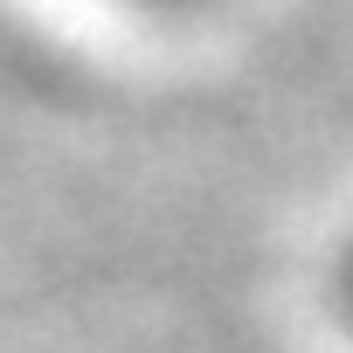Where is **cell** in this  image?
I'll return each instance as SVG.
<instances>
[{"label": "cell", "instance_id": "2", "mask_svg": "<svg viewBox=\"0 0 353 353\" xmlns=\"http://www.w3.org/2000/svg\"><path fill=\"white\" fill-rule=\"evenodd\" d=\"M118 8H188V0H118Z\"/></svg>", "mask_w": 353, "mask_h": 353}, {"label": "cell", "instance_id": "1", "mask_svg": "<svg viewBox=\"0 0 353 353\" xmlns=\"http://www.w3.org/2000/svg\"><path fill=\"white\" fill-rule=\"evenodd\" d=\"M332 298H339V325H346V339H353V243L339 250V270H332Z\"/></svg>", "mask_w": 353, "mask_h": 353}]
</instances>
